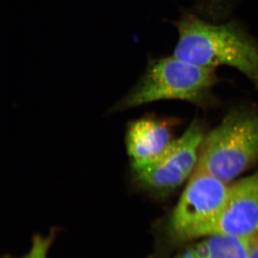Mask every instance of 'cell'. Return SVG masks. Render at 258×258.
Segmentation results:
<instances>
[{
  "label": "cell",
  "mask_w": 258,
  "mask_h": 258,
  "mask_svg": "<svg viewBox=\"0 0 258 258\" xmlns=\"http://www.w3.org/2000/svg\"><path fill=\"white\" fill-rule=\"evenodd\" d=\"M178 40L174 55L202 67L234 68L258 91V41L240 23L214 24L184 13L176 22Z\"/></svg>",
  "instance_id": "6da1fadb"
},
{
  "label": "cell",
  "mask_w": 258,
  "mask_h": 258,
  "mask_svg": "<svg viewBox=\"0 0 258 258\" xmlns=\"http://www.w3.org/2000/svg\"><path fill=\"white\" fill-rule=\"evenodd\" d=\"M217 83L215 69L196 66L174 55L149 56L138 81L110 111H125L161 100L206 105L213 99L212 88Z\"/></svg>",
  "instance_id": "7a4b0ae2"
},
{
  "label": "cell",
  "mask_w": 258,
  "mask_h": 258,
  "mask_svg": "<svg viewBox=\"0 0 258 258\" xmlns=\"http://www.w3.org/2000/svg\"><path fill=\"white\" fill-rule=\"evenodd\" d=\"M258 159V115L237 111L204 138L195 171L227 183Z\"/></svg>",
  "instance_id": "3957f363"
},
{
  "label": "cell",
  "mask_w": 258,
  "mask_h": 258,
  "mask_svg": "<svg viewBox=\"0 0 258 258\" xmlns=\"http://www.w3.org/2000/svg\"><path fill=\"white\" fill-rule=\"evenodd\" d=\"M230 188L208 173L195 171L168 220V235L177 240L203 237L225 208Z\"/></svg>",
  "instance_id": "277c9868"
},
{
  "label": "cell",
  "mask_w": 258,
  "mask_h": 258,
  "mask_svg": "<svg viewBox=\"0 0 258 258\" xmlns=\"http://www.w3.org/2000/svg\"><path fill=\"white\" fill-rule=\"evenodd\" d=\"M204 138L201 125L193 122L155 162L144 167L130 168L134 189L156 198H164L177 189L195 172Z\"/></svg>",
  "instance_id": "5b68a950"
},
{
  "label": "cell",
  "mask_w": 258,
  "mask_h": 258,
  "mask_svg": "<svg viewBox=\"0 0 258 258\" xmlns=\"http://www.w3.org/2000/svg\"><path fill=\"white\" fill-rule=\"evenodd\" d=\"M213 235L257 237L258 171L230 186L225 208L203 237Z\"/></svg>",
  "instance_id": "8992f818"
},
{
  "label": "cell",
  "mask_w": 258,
  "mask_h": 258,
  "mask_svg": "<svg viewBox=\"0 0 258 258\" xmlns=\"http://www.w3.org/2000/svg\"><path fill=\"white\" fill-rule=\"evenodd\" d=\"M174 141L169 126L163 120L149 116L132 120L125 133L130 168L144 167L155 162Z\"/></svg>",
  "instance_id": "52a82bcc"
},
{
  "label": "cell",
  "mask_w": 258,
  "mask_h": 258,
  "mask_svg": "<svg viewBox=\"0 0 258 258\" xmlns=\"http://www.w3.org/2000/svg\"><path fill=\"white\" fill-rule=\"evenodd\" d=\"M255 237L209 236L174 258H245Z\"/></svg>",
  "instance_id": "ba28073f"
},
{
  "label": "cell",
  "mask_w": 258,
  "mask_h": 258,
  "mask_svg": "<svg viewBox=\"0 0 258 258\" xmlns=\"http://www.w3.org/2000/svg\"><path fill=\"white\" fill-rule=\"evenodd\" d=\"M57 230L52 229L48 235H35L32 240V245L26 254L19 258H47L49 249L55 240ZM3 258H17L6 255Z\"/></svg>",
  "instance_id": "9c48e42d"
},
{
  "label": "cell",
  "mask_w": 258,
  "mask_h": 258,
  "mask_svg": "<svg viewBox=\"0 0 258 258\" xmlns=\"http://www.w3.org/2000/svg\"><path fill=\"white\" fill-rule=\"evenodd\" d=\"M245 258H258V237L252 240Z\"/></svg>",
  "instance_id": "30bf717a"
}]
</instances>
